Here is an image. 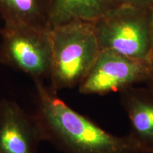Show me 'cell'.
Wrapping results in <instances>:
<instances>
[{
  "mask_svg": "<svg viewBox=\"0 0 153 153\" xmlns=\"http://www.w3.org/2000/svg\"><path fill=\"white\" fill-rule=\"evenodd\" d=\"M37 109L45 140L65 153H140L130 135L116 136L72 109L36 80Z\"/></svg>",
  "mask_w": 153,
  "mask_h": 153,
  "instance_id": "cell-1",
  "label": "cell"
},
{
  "mask_svg": "<svg viewBox=\"0 0 153 153\" xmlns=\"http://www.w3.org/2000/svg\"><path fill=\"white\" fill-rule=\"evenodd\" d=\"M51 89L79 86L100 52L93 22L72 21L51 28Z\"/></svg>",
  "mask_w": 153,
  "mask_h": 153,
  "instance_id": "cell-2",
  "label": "cell"
},
{
  "mask_svg": "<svg viewBox=\"0 0 153 153\" xmlns=\"http://www.w3.org/2000/svg\"><path fill=\"white\" fill-rule=\"evenodd\" d=\"M100 50L152 60V7L126 4L93 22Z\"/></svg>",
  "mask_w": 153,
  "mask_h": 153,
  "instance_id": "cell-3",
  "label": "cell"
},
{
  "mask_svg": "<svg viewBox=\"0 0 153 153\" xmlns=\"http://www.w3.org/2000/svg\"><path fill=\"white\" fill-rule=\"evenodd\" d=\"M0 62L33 79L49 77L52 65L51 28L4 24L0 28Z\"/></svg>",
  "mask_w": 153,
  "mask_h": 153,
  "instance_id": "cell-4",
  "label": "cell"
},
{
  "mask_svg": "<svg viewBox=\"0 0 153 153\" xmlns=\"http://www.w3.org/2000/svg\"><path fill=\"white\" fill-rule=\"evenodd\" d=\"M150 62L130 58L109 50H101L90 70L78 86L79 91L89 95L121 92L146 81Z\"/></svg>",
  "mask_w": 153,
  "mask_h": 153,
  "instance_id": "cell-5",
  "label": "cell"
},
{
  "mask_svg": "<svg viewBox=\"0 0 153 153\" xmlns=\"http://www.w3.org/2000/svg\"><path fill=\"white\" fill-rule=\"evenodd\" d=\"M45 140L36 114L26 113L9 99L0 101V153H36Z\"/></svg>",
  "mask_w": 153,
  "mask_h": 153,
  "instance_id": "cell-6",
  "label": "cell"
},
{
  "mask_svg": "<svg viewBox=\"0 0 153 153\" xmlns=\"http://www.w3.org/2000/svg\"><path fill=\"white\" fill-rule=\"evenodd\" d=\"M120 102L131 124L129 135L140 153H153V91L148 87L128 88Z\"/></svg>",
  "mask_w": 153,
  "mask_h": 153,
  "instance_id": "cell-7",
  "label": "cell"
},
{
  "mask_svg": "<svg viewBox=\"0 0 153 153\" xmlns=\"http://www.w3.org/2000/svg\"><path fill=\"white\" fill-rule=\"evenodd\" d=\"M128 3L127 0H51L50 26L72 21L94 22L107 13Z\"/></svg>",
  "mask_w": 153,
  "mask_h": 153,
  "instance_id": "cell-8",
  "label": "cell"
},
{
  "mask_svg": "<svg viewBox=\"0 0 153 153\" xmlns=\"http://www.w3.org/2000/svg\"><path fill=\"white\" fill-rule=\"evenodd\" d=\"M51 0H0V16L4 24L51 28Z\"/></svg>",
  "mask_w": 153,
  "mask_h": 153,
  "instance_id": "cell-9",
  "label": "cell"
},
{
  "mask_svg": "<svg viewBox=\"0 0 153 153\" xmlns=\"http://www.w3.org/2000/svg\"><path fill=\"white\" fill-rule=\"evenodd\" d=\"M130 4L141 7H152L153 0H127Z\"/></svg>",
  "mask_w": 153,
  "mask_h": 153,
  "instance_id": "cell-10",
  "label": "cell"
},
{
  "mask_svg": "<svg viewBox=\"0 0 153 153\" xmlns=\"http://www.w3.org/2000/svg\"><path fill=\"white\" fill-rule=\"evenodd\" d=\"M145 82L147 84L148 87L153 91V60L150 62V72H149L148 79Z\"/></svg>",
  "mask_w": 153,
  "mask_h": 153,
  "instance_id": "cell-11",
  "label": "cell"
},
{
  "mask_svg": "<svg viewBox=\"0 0 153 153\" xmlns=\"http://www.w3.org/2000/svg\"><path fill=\"white\" fill-rule=\"evenodd\" d=\"M152 60H153V6L152 7Z\"/></svg>",
  "mask_w": 153,
  "mask_h": 153,
  "instance_id": "cell-12",
  "label": "cell"
}]
</instances>
